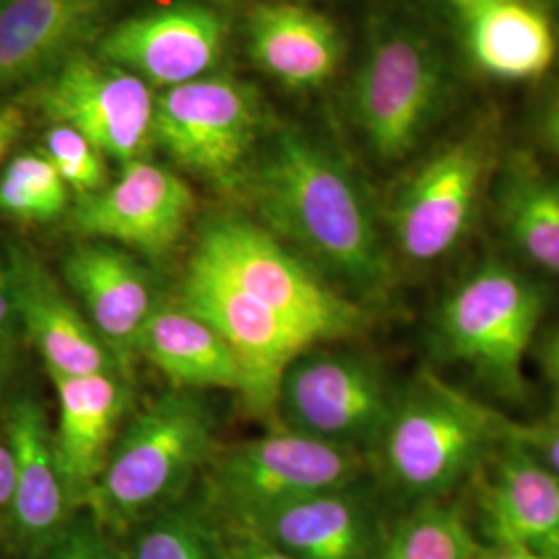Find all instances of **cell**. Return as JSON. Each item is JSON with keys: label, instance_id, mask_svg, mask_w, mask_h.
<instances>
[{"label": "cell", "instance_id": "obj_19", "mask_svg": "<svg viewBox=\"0 0 559 559\" xmlns=\"http://www.w3.org/2000/svg\"><path fill=\"white\" fill-rule=\"evenodd\" d=\"M11 253L17 274L21 328L46 360L48 373H127V362L102 340L40 261L23 249H11Z\"/></svg>", "mask_w": 559, "mask_h": 559}, {"label": "cell", "instance_id": "obj_9", "mask_svg": "<svg viewBox=\"0 0 559 559\" xmlns=\"http://www.w3.org/2000/svg\"><path fill=\"white\" fill-rule=\"evenodd\" d=\"M396 400L378 360L311 346L284 371L276 406L286 429L360 452L378 443Z\"/></svg>", "mask_w": 559, "mask_h": 559}, {"label": "cell", "instance_id": "obj_20", "mask_svg": "<svg viewBox=\"0 0 559 559\" xmlns=\"http://www.w3.org/2000/svg\"><path fill=\"white\" fill-rule=\"evenodd\" d=\"M7 443L15 462V489L9 506L21 543L48 549L75 516L55 450L52 427L40 400L21 396L7 415Z\"/></svg>", "mask_w": 559, "mask_h": 559}, {"label": "cell", "instance_id": "obj_11", "mask_svg": "<svg viewBox=\"0 0 559 559\" xmlns=\"http://www.w3.org/2000/svg\"><path fill=\"white\" fill-rule=\"evenodd\" d=\"M36 100L55 124L80 131L102 156L122 164L140 160L152 141L156 100L150 85L83 50L44 78Z\"/></svg>", "mask_w": 559, "mask_h": 559}, {"label": "cell", "instance_id": "obj_27", "mask_svg": "<svg viewBox=\"0 0 559 559\" xmlns=\"http://www.w3.org/2000/svg\"><path fill=\"white\" fill-rule=\"evenodd\" d=\"M133 559H230L221 526L201 503L179 501L131 533Z\"/></svg>", "mask_w": 559, "mask_h": 559}, {"label": "cell", "instance_id": "obj_30", "mask_svg": "<svg viewBox=\"0 0 559 559\" xmlns=\"http://www.w3.org/2000/svg\"><path fill=\"white\" fill-rule=\"evenodd\" d=\"M46 551V559H133L131 549L120 547L117 537L87 512L78 519L73 516Z\"/></svg>", "mask_w": 559, "mask_h": 559}, {"label": "cell", "instance_id": "obj_13", "mask_svg": "<svg viewBox=\"0 0 559 559\" xmlns=\"http://www.w3.org/2000/svg\"><path fill=\"white\" fill-rule=\"evenodd\" d=\"M195 200L189 185L173 170L133 160L119 180L81 198L71 222L90 239L164 258L185 235Z\"/></svg>", "mask_w": 559, "mask_h": 559}, {"label": "cell", "instance_id": "obj_17", "mask_svg": "<svg viewBox=\"0 0 559 559\" xmlns=\"http://www.w3.org/2000/svg\"><path fill=\"white\" fill-rule=\"evenodd\" d=\"M59 396V423L52 429L60 475L75 510L100 479L120 423L131 406L127 373L50 376Z\"/></svg>", "mask_w": 559, "mask_h": 559}, {"label": "cell", "instance_id": "obj_33", "mask_svg": "<svg viewBox=\"0 0 559 559\" xmlns=\"http://www.w3.org/2000/svg\"><path fill=\"white\" fill-rule=\"evenodd\" d=\"M218 526L226 554L230 559H295L247 526L221 522Z\"/></svg>", "mask_w": 559, "mask_h": 559}, {"label": "cell", "instance_id": "obj_22", "mask_svg": "<svg viewBox=\"0 0 559 559\" xmlns=\"http://www.w3.org/2000/svg\"><path fill=\"white\" fill-rule=\"evenodd\" d=\"M249 55L290 90H316L338 71L344 44L336 23L299 2H263L247 17Z\"/></svg>", "mask_w": 559, "mask_h": 559}, {"label": "cell", "instance_id": "obj_16", "mask_svg": "<svg viewBox=\"0 0 559 559\" xmlns=\"http://www.w3.org/2000/svg\"><path fill=\"white\" fill-rule=\"evenodd\" d=\"M62 276L80 299L83 316L127 362L138 353L145 325L164 305L152 274L119 245L90 239L69 251Z\"/></svg>", "mask_w": 559, "mask_h": 559}, {"label": "cell", "instance_id": "obj_21", "mask_svg": "<svg viewBox=\"0 0 559 559\" xmlns=\"http://www.w3.org/2000/svg\"><path fill=\"white\" fill-rule=\"evenodd\" d=\"M115 0H0V90L46 78L96 36Z\"/></svg>", "mask_w": 559, "mask_h": 559}, {"label": "cell", "instance_id": "obj_40", "mask_svg": "<svg viewBox=\"0 0 559 559\" xmlns=\"http://www.w3.org/2000/svg\"><path fill=\"white\" fill-rule=\"evenodd\" d=\"M448 2L459 11V15H464L468 11H475L483 4H489V2H496V0H448Z\"/></svg>", "mask_w": 559, "mask_h": 559}, {"label": "cell", "instance_id": "obj_15", "mask_svg": "<svg viewBox=\"0 0 559 559\" xmlns=\"http://www.w3.org/2000/svg\"><path fill=\"white\" fill-rule=\"evenodd\" d=\"M479 491L487 547L551 556L559 545V477L533 452L501 441Z\"/></svg>", "mask_w": 559, "mask_h": 559}, {"label": "cell", "instance_id": "obj_31", "mask_svg": "<svg viewBox=\"0 0 559 559\" xmlns=\"http://www.w3.org/2000/svg\"><path fill=\"white\" fill-rule=\"evenodd\" d=\"M491 420L500 441H512L526 448L559 477V419L520 423L491 408Z\"/></svg>", "mask_w": 559, "mask_h": 559}, {"label": "cell", "instance_id": "obj_2", "mask_svg": "<svg viewBox=\"0 0 559 559\" xmlns=\"http://www.w3.org/2000/svg\"><path fill=\"white\" fill-rule=\"evenodd\" d=\"M216 417L201 392L175 388L152 400L120 433L83 510L120 537L179 503L214 459Z\"/></svg>", "mask_w": 559, "mask_h": 559}, {"label": "cell", "instance_id": "obj_5", "mask_svg": "<svg viewBox=\"0 0 559 559\" xmlns=\"http://www.w3.org/2000/svg\"><path fill=\"white\" fill-rule=\"evenodd\" d=\"M191 261L274 309L316 346L348 338L367 325V311L342 295L267 228L218 218L201 230Z\"/></svg>", "mask_w": 559, "mask_h": 559}, {"label": "cell", "instance_id": "obj_35", "mask_svg": "<svg viewBox=\"0 0 559 559\" xmlns=\"http://www.w3.org/2000/svg\"><path fill=\"white\" fill-rule=\"evenodd\" d=\"M25 127L23 112L15 106L0 108V160L9 152V147L20 140L21 131Z\"/></svg>", "mask_w": 559, "mask_h": 559}, {"label": "cell", "instance_id": "obj_23", "mask_svg": "<svg viewBox=\"0 0 559 559\" xmlns=\"http://www.w3.org/2000/svg\"><path fill=\"white\" fill-rule=\"evenodd\" d=\"M460 20L464 46L483 73L501 81H533L554 67L556 32L533 0H496Z\"/></svg>", "mask_w": 559, "mask_h": 559}, {"label": "cell", "instance_id": "obj_6", "mask_svg": "<svg viewBox=\"0 0 559 559\" xmlns=\"http://www.w3.org/2000/svg\"><path fill=\"white\" fill-rule=\"evenodd\" d=\"M545 295L535 280L501 260H487L441 300L436 338L501 399L526 396L524 359L537 336Z\"/></svg>", "mask_w": 559, "mask_h": 559}, {"label": "cell", "instance_id": "obj_12", "mask_svg": "<svg viewBox=\"0 0 559 559\" xmlns=\"http://www.w3.org/2000/svg\"><path fill=\"white\" fill-rule=\"evenodd\" d=\"M179 305L207 321L233 350L242 373L240 396L253 413L276 406L284 371L316 346L274 309L195 261L180 284Z\"/></svg>", "mask_w": 559, "mask_h": 559}, {"label": "cell", "instance_id": "obj_3", "mask_svg": "<svg viewBox=\"0 0 559 559\" xmlns=\"http://www.w3.org/2000/svg\"><path fill=\"white\" fill-rule=\"evenodd\" d=\"M454 100V75L440 44L406 21L381 25L350 90V110L369 150L404 160L440 124Z\"/></svg>", "mask_w": 559, "mask_h": 559}, {"label": "cell", "instance_id": "obj_7", "mask_svg": "<svg viewBox=\"0 0 559 559\" xmlns=\"http://www.w3.org/2000/svg\"><path fill=\"white\" fill-rule=\"evenodd\" d=\"M362 468L359 450L284 429L212 459L201 506L221 524H249L284 503L355 485Z\"/></svg>", "mask_w": 559, "mask_h": 559}, {"label": "cell", "instance_id": "obj_4", "mask_svg": "<svg viewBox=\"0 0 559 559\" xmlns=\"http://www.w3.org/2000/svg\"><path fill=\"white\" fill-rule=\"evenodd\" d=\"M500 443L491 406L427 373L399 396L376 445L394 489L419 503L473 477Z\"/></svg>", "mask_w": 559, "mask_h": 559}, {"label": "cell", "instance_id": "obj_39", "mask_svg": "<svg viewBox=\"0 0 559 559\" xmlns=\"http://www.w3.org/2000/svg\"><path fill=\"white\" fill-rule=\"evenodd\" d=\"M475 559H551L531 551H516V549H498V547H483Z\"/></svg>", "mask_w": 559, "mask_h": 559}, {"label": "cell", "instance_id": "obj_37", "mask_svg": "<svg viewBox=\"0 0 559 559\" xmlns=\"http://www.w3.org/2000/svg\"><path fill=\"white\" fill-rule=\"evenodd\" d=\"M543 367H545V373H547V378L551 381V385L556 390V396L559 400V330L554 332L549 340L545 342Z\"/></svg>", "mask_w": 559, "mask_h": 559}, {"label": "cell", "instance_id": "obj_14", "mask_svg": "<svg viewBox=\"0 0 559 559\" xmlns=\"http://www.w3.org/2000/svg\"><path fill=\"white\" fill-rule=\"evenodd\" d=\"M224 40L222 13L179 2L110 27L98 41V57L168 90L205 78L221 59Z\"/></svg>", "mask_w": 559, "mask_h": 559}, {"label": "cell", "instance_id": "obj_41", "mask_svg": "<svg viewBox=\"0 0 559 559\" xmlns=\"http://www.w3.org/2000/svg\"><path fill=\"white\" fill-rule=\"evenodd\" d=\"M549 558L559 559V545H558V547H556V551H554V554H551V556H549Z\"/></svg>", "mask_w": 559, "mask_h": 559}, {"label": "cell", "instance_id": "obj_28", "mask_svg": "<svg viewBox=\"0 0 559 559\" xmlns=\"http://www.w3.org/2000/svg\"><path fill=\"white\" fill-rule=\"evenodd\" d=\"M69 203V187L44 154H21L0 177V212L25 222L59 218Z\"/></svg>", "mask_w": 559, "mask_h": 559}, {"label": "cell", "instance_id": "obj_34", "mask_svg": "<svg viewBox=\"0 0 559 559\" xmlns=\"http://www.w3.org/2000/svg\"><path fill=\"white\" fill-rule=\"evenodd\" d=\"M539 135L547 150L559 158V92L540 110Z\"/></svg>", "mask_w": 559, "mask_h": 559}, {"label": "cell", "instance_id": "obj_29", "mask_svg": "<svg viewBox=\"0 0 559 559\" xmlns=\"http://www.w3.org/2000/svg\"><path fill=\"white\" fill-rule=\"evenodd\" d=\"M40 154L57 168L67 187L75 189L81 198L106 187L104 156L80 131L67 124H55L44 138Z\"/></svg>", "mask_w": 559, "mask_h": 559}, {"label": "cell", "instance_id": "obj_36", "mask_svg": "<svg viewBox=\"0 0 559 559\" xmlns=\"http://www.w3.org/2000/svg\"><path fill=\"white\" fill-rule=\"evenodd\" d=\"M15 489V462L7 440H0V510H9Z\"/></svg>", "mask_w": 559, "mask_h": 559}, {"label": "cell", "instance_id": "obj_25", "mask_svg": "<svg viewBox=\"0 0 559 559\" xmlns=\"http://www.w3.org/2000/svg\"><path fill=\"white\" fill-rule=\"evenodd\" d=\"M496 212L520 253L559 278V177L531 152H514L501 164Z\"/></svg>", "mask_w": 559, "mask_h": 559}, {"label": "cell", "instance_id": "obj_32", "mask_svg": "<svg viewBox=\"0 0 559 559\" xmlns=\"http://www.w3.org/2000/svg\"><path fill=\"white\" fill-rule=\"evenodd\" d=\"M23 334L17 305V274L13 253L0 258V342L17 344Z\"/></svg>", "mask_w": 559, "mask_h": 559}, {"label": "cell", "instance_id": "obj_18", "mask_svg": "<svg viewBox=\"0 0 559 559\" xmlns=\"http://www.w3.org/2000/svg\"><path fill=\"white\" fill-rule=\"evenodd\" d=\"M295 559H380L385 531L355 485L284 503L249 524Z\"/></svg>", "mask_w": 559, "mask_h": 559}, {"label": "cell", "instance_id": "obj_8", "mask_svg": "<svg viewBox=\"0 0 559 559\" xmlns=\"http://www.w3.org/2000/svg\"><path fill=\"white\" fill-rule=\"evenodd\" d=\"M500 152V120L489 112L448 141L406 179L392 205L400 253L415 263L450 255L468 235Z\"/></svg>", "mask_w": 559, "mask_h": 559}, {"label": "cell", "instance_id": "obj_26", "mask_svg": "<svg viewBox=\"0 0 559 559\" xmlns=\"http://www.w3.org/2000/svg\"><path fill=\"white\" fill-rule=\"evenodd\" d=\"M483 549L459 508L419 501L385 531L380 559H475Z\"/></svg>", "mask_w": 559, "mask_h": 559}, {"label": "cell", "instance_id": "obj_24", "mask_svg": "<svg viewBox=\"0 0 559 559\" xmlns=\"http://www.w3.org/2000/svg\"><path fill=\"white\" fill-rule=\"evenodd\" d=\"M138 353L182 390H242V373L221 334L185 307H168L145 325Z\"/></svg>", "mask_w": 559, "mask_h": 559}, {"label": "cell", "instance_id": "obj_1", "mask_svg": "<svg viewBox=\"0 0 559 559\" xmlns=\"http://www.w3.org/2000/svg\"><path fill=\"white\" fill-rule=\"evenodd\" d=\"M251 195L267 230L323 278L360 299L392 286V263L371 201L353 170L323 143L280 129L251 173Z\"/></svg>", "mask_w": 559, "mask_h": 559}, {"label": "cell", "instance_id": "obj_38", "mask_svg": "<svg viewBox=\"0 0 559 559\" xmlns=\"http://www.w3.org/2000/svg\"><path fill=\"white\" fill-rule=\"evenodd\" d=\"M15 359H17V344L0 342V399L13 378L15 371Z\"/></svg>", "mask_w": 559, "mask_h": 559}, {"label": "cell", "instance_id": "obj_10", "mask_svg": "<svg viewBox=\"0 0 559 559\" xmlns=\"http://www.w3.org/2000/svg\"><path fill=\"white\" fill-rule=\"evenodd\" d=\"M258 129L253 90L228 75L168 87L154 104L152 140L180 166L221 187L240 179Z\"/></svg>", "mask_w": 559, "mask_h": 559}]
</instances>
